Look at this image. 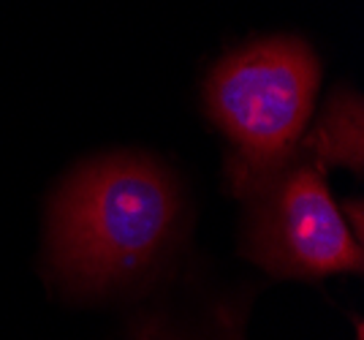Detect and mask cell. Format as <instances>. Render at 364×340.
I'll return each instance as SVG.
<instances>
[{
  "mask_svg": "<svg viewBox=\"0 0 364 340\" xmlns=\"http://www.w3.org/2000/svg\"><path fill=\"white\" fill-rule=\"evenodd\" d=\"M180 216L166 171L134 153L95 158L65 180L49 210L52 262L85 289H104L158 256Z\"/></svg>",
  "mask_w": 364,
  "mask_h": 340,
  "instance_id": "obj_1",
  "label": "cell"
},
{
  "mask_svg": "<svg viewBox=\"0 0 364 340\" xmlns=\"http://www.w3.org/2000/svg\"><path fill=\"white\" fill-rule=\"evenodd\" d=\"M318 85V58L299 38L247 44L213 68L207 109L237 150L231 183L240 196L296 155Z\"/></svg>",
  "mask_w": 364,
  "mask_h": 340,
  "instance_id": "obj_2",
  "label": "cell"
},
{
  "mask_svg": "<svg viewBox=\"0 0 364 340\" xmlns=\"http://www.w3.org/2000/svg\"><path fill=\"white\" fill-rule=\"evenodd\" d=\"M247 253L283 278H323L359 272L362 248L334 204L323 171L296 155L253 188Z\"/></svg>",
  "mask_w": 364,
  "mask_h": 340,
  "instance_id": "obj_3",
  "label": "cell"
},
{
  "mask_svg": "<svg viewBox=\"0 0 364 340\" xmlns=\"http://www.w3.org/2000/svg\"><path fill=\"white\" fill-rule=\"evenodd\" d=\"M362 101L353 93H337L321 123L304 137V153L310 164L326 171L329 166H348L362 171Z\"/></svg>",
  "mask_w": 364,
  "mask_h": 340,
  "instance_id": "obj_4",
  "label": "cell"
},
{
  "mask_svg": "<svg viewBox=\"0 0 364 340\" xmlns=\"http://www.w3.org/2000/svg\"><path fill=\"white\" fill-rule=\"evenodd\" d=\"M141 340H171V338H164V335H158V332H152V329H150V332H147Z\"/></svg>",
  "mask_w": 364,
  "mask_h": 340,
  "instance_id": "obj_5",
  "label": "cell"
}]
</instances>
